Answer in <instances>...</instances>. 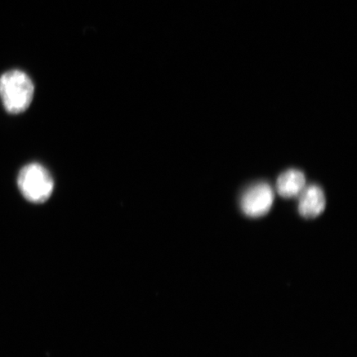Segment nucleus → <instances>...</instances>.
Returning <instances> with one entry per match:
<instances>
[{"instance_id": "2", "label": "nucleus", "mask_w": 357, "mask_h": 357, "mask_svg": "<svg viewBox=\"0 0 357 357\" xmlns=\"http://www.w3.org/2000/svg\"><path fill=\"white\" fill-rule=\"evenodd\" d=\"M17 186L26 200L42 204L51 197L54 182L46 168L42 165L33 163L21 169L17 176Z\"/></svg>"}, {"instance_id": "3", "label": "nucleus", "mask_w": 357, "mask_h": 357, "mask_svg": "<svg viewBox=\"0 0 357 357\" xmlns=\"http://www.w3.org/2000/svg\"><path fill=\"white\" fill-rule=\"evenodd\" d=\"M274 198L271 186L266 182H258L245 191L241 199V208L248 217L261 218L269 213Z\"/></svg>"}, {"instance_id": "5", "label": "nucleus", "mask_w": 357, "mask_h": 357, "mask_svg": "<svg viewBox=\"0 0 357 357\" xmlns=\"http://www.w3.org/2000/svg\"><path fill=\"white\" fill-rule=\"evenodd\" d=\"M306 178L303 173L298 169H289L278 178L276 190L278 194L284 199L297 197L305 190Z\"/></svg>"}, {"instance_id": "1", "label": "nucleus", "mask_w": 357, "mask_h": 357, "mask_svg": "<svg viewBox=\"0 0 357 357\" xmlns=\"http://www.w3.org/2000/svg\"><path fill=\"white\" fill-rule=\"evenodd\" d=\"M34 96V84L24 71L12 70L0 77V99L10 114L24 113Z\"/></svg>"}, {"instance_id": "4", "label": "nucleus", "mask_w": 357, "mask_h": 357, "mask_svg": "<svg viewBox=\"0 0 357 357\" xmlns=\"http://www.w3.org/2000/svg\"><path fill=\"white\" fill-rule=\"evenodd\" d=\"M298 200V212L303 218L312 220L324 211L326 198L318 185H310L301 192Z\"/></svg>"}]
</instances>
